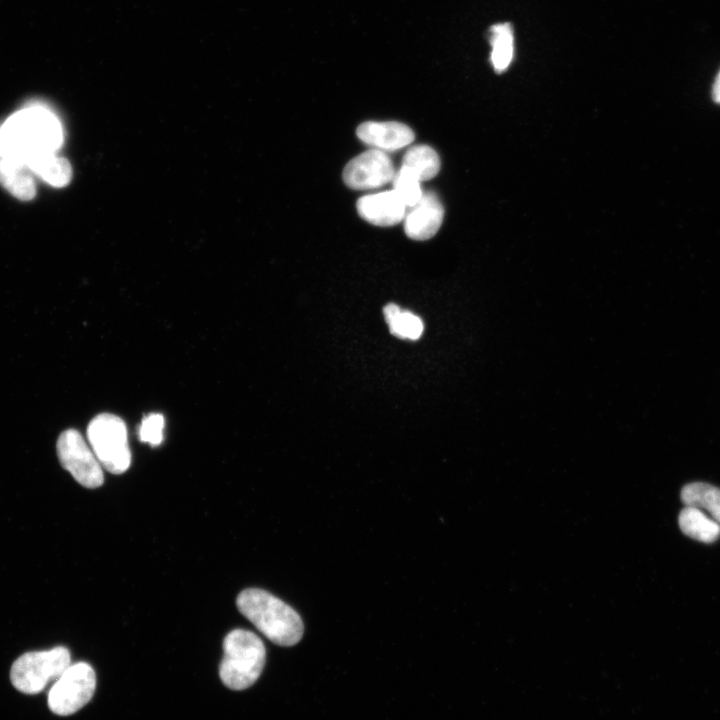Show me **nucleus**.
Instances as JSON below:
<instances>
[{
	"label": "nucleus",
	"mask_w": 720,
	"mask_h": 720,
	"mask_svg": "<svg viewBox=\"0 0 720 720\" xmlns=\"http://www.w3.org/2000/svg\"><path fill=\"white\" fill-rule=\"evenodd\" d=\"M63 131L56 115L41 105H31L9 117L0 126V160H17L26 165L33 157L56 152Z\"/></svg>",
	"instance_id": "obj_1"
},
{
	"label": "nucleus",
	"mask_w": 720,
	"mask_h": 720,
	"mask_svg": "<svg viewBox=\"0 0 720 720\" xmlns=\"http://www.w3.org/2000/svg\"><path fill=\"white\" fill-rule=\"evenodd\" d=\"M239 612L270 641L280 646L297 644L303 635L299 614L285 602L259 588H247L236 599Z\"/></svg>",
	"instance_id": "obj_2"
},
{
	"label": "nucleus",
	"mask_w": 720,
	"mask_h": 720,
	"mask_svg": "<svg viewBox=\"0 0 720 720\" xmlns=\"http://www.w3.org/2000/svg\"><path fill=\"white\" fill-rule=\"evenodd\" d=\"M223 658L219 666L222 683L232 690L252 686L264 668L265 645L252 631L234 629L223 641Z\"/></svg>",
	"instance_id": "obj_3"
},
{
	"label": "nucleus",
	"mask_w": 720,
	"mask_h": 720,
	"mask_svg": "<svg viewBox=\"0 0 720 720\" xmlns=\"http://www.w3.org/2000/svg\"><path fill=\"white\" fill-rule=\"evenodd\" d=\"M90 447L103 468L113 474L129 469L131 452L125 422L110 413L95 416L87 427Z\"/></svg>",
	"instance_id": "obj_4"
},
{
	"label": "nucleus",
	"mask_w": 720,
	"mask_h": 720,
	"mask_svg": "<svg viewBox=\"0 0 720 720\" xmlns=\"http://www.w3.org/2000/svg\"><path fill=\"white\" fill-rule=\"evenodd\" d=\"M70 664V652L63 646L27 652L13 663L10 679L22 693L37 694L50 682H55Z\"/></svg>",
	"instance_id": "obj_5"
},
{
	"label": "nucleus",
	"mask_w": 720,
	"mask_h": 720,
	"mask_svg": "<svg viewBox=\"0 0 720 720\" xmlns=\"http://www.w3.org/2000/svg\"><path fill=\"white\" fill-rule=\"evenodd\" d=\"M95 688L92 666L86 662L71 663L49 690L48 706L57 715H71L91 700Z\"/></svg>",
	"instance_id": "obj_6"
},
{
	"label": "nucleus",
	"mask_w": 720,
	"mask_h": 720,
	"mask_svg": "<svg viewBox=\"0 0 720 720\" xmlns=\"http://www.w3.org/2000/svg\"><path fill=\"white\" fill-rule=\"evenodd\" d=\"M57 454L62 467L82 486L97 488L103 484L102 466L92 448L76 429H67L60 434Z\"/></svg>",
	"instance_id": "obj_7"
},
{
	"label": "nucleus",
	"mask_w": 720,
	"mask_h": 720,
	"mask_svg": "<svg viewBox=\"0 0 720 720\" xmlns=\"http://www.w3.org/2000/svg\"><path fill=\"white\" fill-rule=\"evenodd\" d=\"M395 175L390 157L378 149L367 150L351 159L343 170V181L351 189L368 190L384 186Z\"/></svg>",
	"instance_id": "obj_8"
},
{
	"label": "nucleus",
	"mask_w": 720,
	"mask_h": 720,
	"mask_svg": "<svg viewBox=\"0 0 720 720\" xmlns=\"http://www.w3.org/2000/svg\"><path fill=\"white\" fill-rule=\"evenodd\" d=\"M404 217V232L413 240H428L441 227L444 218V207L433 191H425L420 200L408 207Z\"/></svg>",
	"instance_id": "obj_9"
},
{
	"label": "nucleus",
	"mask_w": 720,
	"mask_h": 720,
	"mask_svg": "<svg viewBox=\"0 0 720 720\" xmlns=\"http://www.w3.org/2000/svg\"><path fill=\"white\" fill-rule=\"evenodd\" d=\"M406 208L393 189L362 196L356 203L357 212L362 219L382 227L393 226L403 221Z\"/></svg>",
	"instance_id": "obj_10"
},
{
	"label": "nucleus",
	"mask_w": 720,
	"mask_h": 720,
	"mask_svg": "<svg viewBox=\"0 0 720 720\" xmlns=\"http://www.w3.org/2000/svg\"><path fill=\"white\" fill-rule=\"evenodd\" d=\"M356 135L365 144L383 152L399 150L411 144L415 138L410 127L396 121L363 122L357 127Z\"/></svg>",
	"instance_id": "obj_11"
},
{
	"label": "nucleus",
	"mask_w": 720,
	"mask_h": 720,
	"mask_svg": "<svg viewBox=\"0 0 720 720\" xmlns=\"http://www.w3.org/2000/svg\"><path fill=\"white\" fill-rule=\"evenodd\" d=\"M33 173L24 163L11 160H0V184L13 196L20 200H31L36 194Z\"/></svg>",
	"instance_id": "obj_12"
},
{
	"label": "nucleus",
	"mask_w": 720,
	"mask_h": 720,
	"mask_svg": "<svg viewBox=\"0 0 720 720\" xmlns=\"http://www.w3.org/2000/svg\"><path fill=\"white\" fill-rule=\"evenodd\" d=\"M678 522L682 532L697 541L713 543L720 537V524L698 508L686 506Z\"/></svg>",
	"instance_id": "obj_13"
},
{
	"label": "nucleus",
	"mask_w": 720,
	"mask_h": 720,
	"mask_svg": "<svg viewBox=\"0 0 720 720\" xmlns=\"http://www.w3.org/2000/svg\"><path fill=\"white\" fill-rule=\"evenodd\" d=\"M26 165L33 174L52 186L63 187L71 180L72 170L69 162L54 152L37 155Z\"/></svg>",
	"instance_id": "obj_14"
},
{
	"label": "nucleus",
	"mask_w": 720,
	"mask_h": 720,
	"mask_svg": "<svg viewBox=\"0 0 720 720\" xmlns=\"http://www.w3.org/2000/svg\"><path fill=\"white\" fill-rule=\"evenodd\" d=\"M440 158L430 146L420 144L410 147L403 156L401 167L408 170L419 181L435 177L440 170Z\"/></svg>",
	"instance_id": "obj_15"
},
{
	"label": "nucleus",
	"mask_w": 720,
	"mask_h": 720,
	"mask_svg": "<svg viewBox=\"0 0 720 720\" xmlns=\"http://www.w3.org/2000/svg\"><path fill=\"white\" fill-rule=\"evenodd\" d=\"M681 499L686 506L707 511L720 524V488L702 482L690 483L683 487Z\"/></svg>",
	"instance_id": "obj_16"
},
{
	"label": "nucleus",
	"mask_w": 720,
	"mask_h": 720,
	"mask_svg": "<svg viewBox=\"0 0 720 720\" xmlns=\"http://www.w3.org/2000/svg\"><path fill=\"white\" fill-rule=\"evenodd\" d=\"M383 313L390 333L394 336L413 341L421 337L424 324L419 316L393 303L387 304Z\"/></svg>",
	"instance_id": "obj_17"
},
{
	"label": "nucleus",
	"mask_w": 720,
	"mask_h": 720,
	"mask_svg": "<svg viewBox=\"0 0 720 720\" xmlns=\"http://www.w3.org/2000/svg\"><path fill=\"white\" fill-rule=\"evenodd\" d=\"M491 61L497 72L507 69L513 58V32L510 24L494 25L491 29Z\"/></svg>",
	"instance_id": "obj_18"
},
{
	"label": "nucleus",
	"mask_w": 720,
	"mask_h": 720,
	"mask_svg": "<svg viewBox=\"0 0 720 720\" xmlns=\"http://www.w3.org/2000/svg\"><path fill=\"white\" fill-rule=\"evenodd\" d=\"M393 190L401 198L406 207L414 206L422 197L420 181L408 170L400 167L392 179Z\"/></svg>",
	"instance_id": "obj_19"
},
{
	"label": "nucleus",
	"mask_w": 720,
	"mask_h": 720,
	"mask_svg": "<svg viewBox=\"0 0 720 720\" xmlns=\"http://www.w3.org/2000/svg\"><path fill=\"white\" fill-rule=\"evenodd\" d=\"M164 417L159 413H150L143 417L139 429L141 442L158 446L163 441Z\"/></svg>",
	"instance_id": "obj_20"
},
{
	"label": "nucleus",
	"mask_w": 720,
	"mask_h": 720,
	"mask_svg": "<svg viewBox=\"0 0 720 720\" xmlns=\"http://www.w3.org/2000/svg\"><path fill=\"white\" fill-rule=\"evenodd\" d=\"M712 96L715 102L720 103V71L713 84Z\"/></svg>",
	"instance_id": "obj_21"
}]
</instances>
